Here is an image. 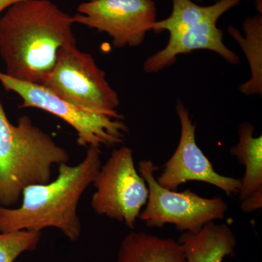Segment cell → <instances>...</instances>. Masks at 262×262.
<instances>
[{"label": "cell", "mask_w": 262, "mask_h": 262, "mask_svg": "<svg viewBox=\"0 0 262 262\" xmlns=\"http://www.w3.org/2000/svg\"><path fill=\"white\" fill-rule=\"evenodd\" d=\"M73 17L51 0H21L0 18V56L10 77L42 84L58 51L76 44Z\"/></svg>", "instance_id": "cell-1"}, {"label": "cell", "mask_w": 262, "mask_h": 262, "mask_svg": "<svg viewBox=\"0 0 262 262\" xmlns=\"http://www.w3.org/2000/svg\"><path fill=\"white\" fill-rule=\"evenodd\" d=\"M101 165L99 148L89 147L77 165H58L55 180L24 189L18 208L0 207V232L56 228L71 242L78 241L82 229L79 203Z\"/></svg>", "instance_id": "cell-2"}, {"label": "cell", "mask_w": 262, "mask_h": 262, "mask_svg": "<svg viewBox=\"0 0 262 262\" xmlns=\"http://www.w3.org/2000/svg\"><path fill=\"white\" fill-rule=\"evenodd\" d=\"M70 158L27 115L12 123L0 103V207L11 208L26 188L51 182L53 165L68 163Z\"/></svg>", "instance_id": "cell-3"}, {"label": "cell", "mask_w": 262, "mask_h": 262, "mask_svg": "<svg viewBox=\"0 0 262 262\" xmlns=\"http://www.w3.org/2000/svg\"><path fill=\"white\" fill-rule=\"evenodd\" d=\"M0 83L8 92L21 98L19 108H37L61 119L77 133V143L84 147H113L125 140L128 127L117 111L105 112L77 106L58 97L42 84L29 83L0 72Z\"/></svg>", "instance_id": "cell-4"}, {"label": "cell", "mask_w": 262, "mask_h": 262, "mask_svg": "<svg viewBox=\"0 0 262 262\" xmlns=\"http://www.w3.org/2000/svg\"><path fill=\"white\" fill-rule=\"evenodd\" d=\"M158 168L151 160H144L137 169L149 189L145 208L139 215L146 227L162 228L170 224L181 232L196 233L206 224L225 218L228 206L223 198H203L190 189L179 192L165 189L155 178Z\"/></svg>", "instance_id": "cell-5"}, {"label": "cell", "mask_w": 262, "mask_h": 262, "mask_svg": "<svg viewBox=\"0 0 262 262\" xmlns=\"http://www.w3.org/2000/svg\"><path fill=\"white\" fill-rule=\"evenodd\" d=\"M92 184L96 189L91 200L95 213L135 228L149 189L136 168L132 149L121 146L114 149Z\"/></svg>", "instance_id": "cell-6"}, {"label": "cell", "mask_w": 262, "mask_h": 262, "mask_svg": "<svg viewBox=\"0 0 262 262\" xmlns=\"http://www.w3.org/2000/svg\"><path fill=\"white\" fill-rule=\"evenodd\" d=\"M42 85L58 97L82 107L117 111L118 94L106 78L94 57L77 45H67L58 51L56 65Z\"/></svg>", "instance_id": "cell-7"}, {"label": "cell", "mask_w": 262, "mask_h": 262, "mask_svg": "<svg viewBox=\"0 0 262 262\" xmlns=\"http://www.w3.org/2000/svg\"><path fill=\"white\" fill-rule=\"evenodd\" d=\"M75 24L106 33L117 48L138 47L157 21L153 0H94L81 3Z\"/></svg>", "instance_id": "cell-8"}, {"label": "cell", "mask_w": 262, "mask_h": 262, "mask_svg": "<svg viewBox=\"0 0 262 262\" xmlns=\"http://www.w3.org/2000/svg\"><path fill=\"white\" fill-rule=\"evenodd\" d=\"M176 110L181 124L180 140L175 152L164 164L157 182L165 189L176 190L181 184L195 181L220 188L228 195L238 194L241 180L215 172L210 160L196 144V124L193 123L189 110L181 101L177 102Z\"/></svg>", "instance_id": "cell-9"}, {"label": "cell", "mask_w": 262, "mask_h": 262, "mask_svg": "<svg viewBox=\"0 0 262 262\" xmlns=\"http://www.w3.org/2000/svg\"><path fill=\"white\" fill-rule=\"evenodd\" d=\"M220 18V15H211L170 33L168 44L148 57L144 61V70L147 73L160 72L174 64L179 55L196 50L215 52L231 64H239L241 61L237 53L229 49L223 42V32L217 27Z\"/></svg>", "instance_id": "cell-10"}, {"label": "cell", "mask_w": 262, "mask_h": 262, "mask_svg": "<svg viewBox=\"0 0 262 262\" xmlns=\"http://www.w3.org/2000/svg\"><path fill=\"white\" fill-rule=\"evenodd\" d=\"M178 242L187 262H222L234 256L237 239L228 225L212 222L196 233L184 232Z\"/></svg>", "instance_id": "cell-11"}, {"label": "cell", "mask_w": 262, "mask_h": 262, "mask_svg": "<svg viewBox=\"0 0 262 262\" xmlns=\"http://www.w3.org/2000/svg\"><path fill=\"white\" fill-rule=\"evenodd\" d=\"M117 262H187V259L178 241L145 232H133L122 239Z\"/></svg>", "instance_id": "cell-12"}, {"label": "cell", "mask_w": 262, "mask_h": 262, "mask_svg": "<svg viewBox=\"0 0 262 262\" xmlns=\"http://www.w3.org/2000/svg\"><path fill=\"white\" fill-rule=\"evenodd\" d=\"M245 37L238 29L228 27L229 35L237 41L247 58L251 78L239 86V91L246 96L262 94V13L249 16L243 23Z\"/></svg>", "instance_id": "cell-13"}, {"label": "cell", "mask_w": 262, "mask_h": 262, "mask_svg": "<svg viewBox=\"0 0 262 262\" xmlns=\"http://www.w3.org/2000/svg\"><path fill=\"white\" fill-rule=\"evenodd\" d=\"M254 130L252 124L243 122L238 130V144L230 149L246 169L238 193L241 201L262 187V136H253Z\"/></svg>", "instance_id": "cell-14"}, {"label": "cell", "mask_w": 262, "mask_h": 262, "mask_svg": "<svg viewBox=\"0 0 262 262\" xmlns=\"http://www.w3.org/2000/svg\"><path fill=\"white\" fill-rule=\"evenodd\" d=\"M243 0H219L209 6H201L192 0H172L171 14L164 20L156 22L152 31L160 33L167 31L171 33L186 27L188 24L213 15H224L228 10L238 5Z\"/></svg>", "instance_id": "cell-15"}, {"label": "cell", "mask_w": 262, "mask_h": 262, "mask_svg": "<svg viewBox=\"0 0 262 262\" xmlns=\"http://www.w3.org/2000/svg\"><path fill=\"white\" fill-rule=\"evenodd\" d=\"M41 232L17 230L0 232V262H15L22 253L37 249Z\"/></svg>", "instance_id": "cell-16"}, {"label": "cell", "mask_w": 262, "mask_h": 262, "mask_svg": "<svg viewBox=\"0 0 262 262\" xmlns=\"http://www.w3.org/2000/svg\"><path fill=\"white\" fill-rule=\"evenodd\" d=\"M262 207V187L241 201V208L245 213L258 211Z\"/></svg>", "instance_id": "cell-17"}, {"label": "cell", "mask_w": 262, "mask_h": 262, "mask_svg": "<svg viewBox=\"0 0 262 262\" xmlns=\"http://www.w3.org/2000/svg\"><path fill=\"white\" fill-rule=\"evenodd\" d=\"M21 0H0V13L8 9L10 6Z\"/></svg>", "instance_id": "cell-18"}, {"label": "cell", "mask_w": 262, "mask_h": 262, "mask_svg": "<svg viewBox=\"0 0 262 262\" xmlns=\"http://www.w3.org/2000/svg\"><path fill=\"white\" fill-rule=\"evenodd\" d=\"M196 1H198V2H203L204 1V0H196ZM215 1H219V0H215ZM246 1H250V0H246Z\"/></svg>", "instance_id": "cell-19"}, {"label": "cell", "mask_w": 262, "mask_h": 262, "mask_svg": "<svg viewBox=\"0 0 262 262\" xmlns=\"http://www.w3.org/2000/svg\"><path fill=\"white\" fill-rule=\"evenodd\" d=\"M89 1H94V0H89Z\"/></svg>", "instance_id": "cell-20"}]
</instances>
